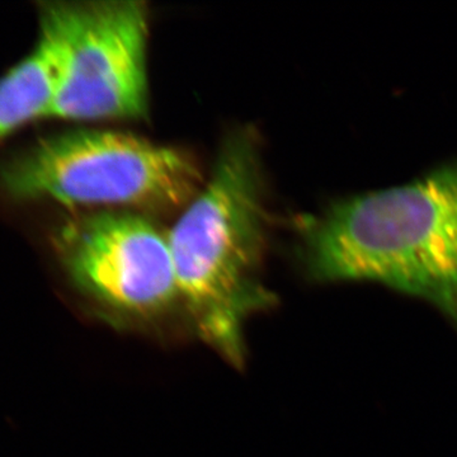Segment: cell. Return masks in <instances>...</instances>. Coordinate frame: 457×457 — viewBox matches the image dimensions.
<instances>
[{"mask_svg":"<svg viewBox=\"0 0 457 457\" xmlns=\"http://www.w3.org/2000/svg\"><path fill=\"white\" fill-rule=\"evenodd\" d=\"M204 183L183 150L90 129L45 137L0 165V189L13 200L140 213L186 207Z\"/></svg>","mask_w":457,"mask_h":457,"instance_id":"cell-3","label":"cell"},{"mask_svg":"<svg viewBox=\"0 0 457 457\" xmlns=\"http://www.w3.org/2000/svg\"><path fill=\"white\" fill-rule=\"evenodd\" d=\"M60 66L56 38L40 27L33 49L0 77V143L36 120L50 119Z\"/></svg>","mask_w":457,"mask_h":457,"instance_id":"cell-6","label":"cell"},{"mask_svg":"<svg viewBox=\"0 0 457 457\" xmlns=\"http://www.w3.org/2000/svg\"><path fill=\"white\" fill-rule=\"evenodd\" d=\"M267 212L253 131L231 132L210 179L168 240L180 309L197 336L234 365L245 360V326L275 297L262 281Z\"/></svg>","mask_w":457,"mask_h":457,"instance_id":"cell-2","label":"cell"},{"mask_svg":"<svg viewBox=\"0 0 457 457\" xmlns=\"http://www.w3.org/2000/svg\"><path fill=\"white\" fill-rule=\"evenodd\" d=\"M54 243L75 290L114 326H154L182 312L168 233L143 213H83Z\"/></svg>","mask_w":457,"mask_h":457,"instance_id":"cell-5","label":"cell"},{"mask_svg":"<svg viewBox=\"0 0 457 457\" xmlns=\"http://www.w3.org/2000/svg\"><path fill=\"white\" fill-rule=\"evenodd\" d=\"M38 21L62 56L50 119L135 120L149 113L145 2H41Z\"/></svg>","mask_w":457,"mask_h":457,"instance_id":"cell-4","label":"cell"},{"mask_svg":"<svg viewBox=\"0 0 457 457\" xmlns=\"http://www.w3.org/2000/svg\"><path fill=\"white\" fill-rule=\"evenodd\" d=\"M299 237L315 281L385 285L457 324V159L411 182L337 200L303 218Z\"/></svg>","mask_w":457,"mask_h":457,"instance_id":"cell-1","label":"cell"}]
</instances>
